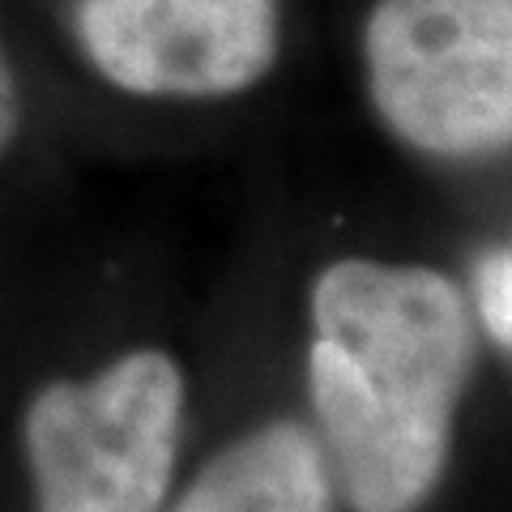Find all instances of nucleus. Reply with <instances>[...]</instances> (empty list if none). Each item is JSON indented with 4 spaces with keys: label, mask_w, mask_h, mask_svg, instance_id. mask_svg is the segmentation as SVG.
Returning a JSON list of instances; mask_svg holds the SVG:
<instances>
[{
    "label": "nucleus",
    "mask_w": 512,
    "mask_h": 512,
    "mask_svg": "<svg viewBox=\"0 0 512 512\" xmlns=\"http://www.w3.org/2000/svg\"><path fill=\"white\" fill-rule=\"evenodd\" d=\"M312 402L355 512L436 491L474 363L466 299L423 265L346 256L312 291Z\"/></svg>",
    "instance_id": "f257e3e1"
},
{
    "label": "nucleus",
    "mask_w": 512,
    "mask_h": 512,
    "mask_svg": "<svg viewBox=\"0 0 512 512\" xmlns=\"http://www.w3.org/2000/svg\"><path fill=\"white\" fill-rule=\"evenodd\" d=\"M367 86L406 146L440 158L512 150V0H380Z\"/></svg>",
    "instance_id": "f03ea898"
},
{
    "label": "nucleus",
    "mask_w": 512,
    "mask_h": 512,
    "mask_svg": "<svg viewBox=\"0 0 512 512\" xmlns=\"http://www.w3.org/2000/svg\"><path fill=\"white\" fill-rule=\"evenodd\" d=\"M180 423L184 376L163 350L39 389L22 423L39 512H158Z\"/></svg>",
    "instance_id": "7ed1b4c3"
},
{
    "label": "nucleus",
    "mask_w": 512,
    "mask_h": 512,
    "mask_svg": "<svg viewBox=\"0 0 512 512\" xmlns=\"http://www.w3.org/2000/svg\"><path fill=\"white\" fill-rule=\"evenodd\" d=\"M77 43L111 86L146 99H222L278 64V0H77Z\"/></svg>",
    "instance_id": "20e7f679"
},
{
    "label": "nucleus",
    "mask_w": 512,
    "mask_h": 512,
    "mask_svg": "<svg viewBox=\"0 0 512 512\" xmlns=\"http://www.w3.org/2000/svg\"><path fill=\"white\" fill-rule=\"evenodd\" d=\"M171 512H333L320 444L295 423H269L222 448Z\"/></svg>",
    "instance_id": "39448f33"
},
{
    "label": "nucleus",
    "mask_w": 512,
    "mask_h": 512,
    "mask_svg": "<svg viewBox=\"0 0 512 512\" xmlns=\"http://www.w3.org/2000/svg\"><path fill=\"white\" fill-rule=\"evenodd\" d=\"M478 312L491 338L512 350V252H487L474 269Z\"/></svg>",
    "instance_id": "423d86ee"
},
{
    "label": "nucleus",
    "mask_w": 512,
    "mask_h": 512,
    "mask_svg": "<svg viewBox=\"0 0 512 512\" xmlns=\"http://www.w3.org/2000/svg\"><path fill=\"white\" fill-rule=\"evenodd\" d=\"M22 133V94H18V77H13V64L5 56V43H0V154H5Z\"/></svg>",
    "instance_id": "0eeeda50"
}]
</instances>
